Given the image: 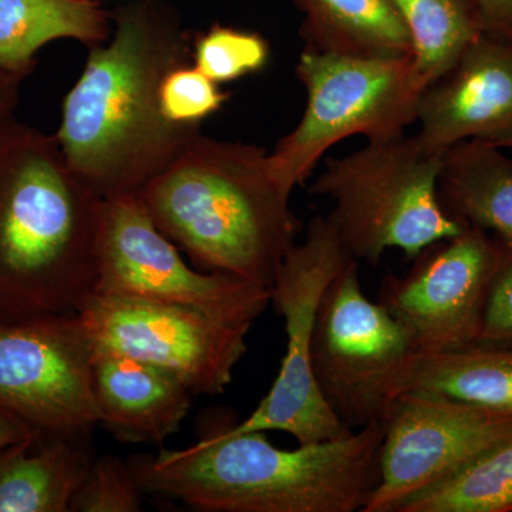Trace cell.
Instances as JSON below:
<instances>
[{
    "label": "cell",
    "instance_id": "8992f818",
    "mask_svg": "<svg viewBox=\"0 0 512 512\" xmlns=\"http://www.w3.org/2000/svg\"><path fill=\"white\" fill-rule=\"evenodd\" d=\"M295 76L305 89V110L269 153L275 178L289 194L340 141L363 136L367 143H383L404 136L427 89L412 55L355 57L303 49Z\"/></svg>",
    "mask_w": 512,
    "mask_h": 512
},
{
    "label": "cell",
    "instance_id": "277c9868",
    "mask_svg": "<svg viewBox=\"0 0 512 512\" xmlns=\"http://www.w3.org/2000/svg\"><path fill=\"white\" fill-rule=\"evenodd\" d=\"M137 195L198 269L269 289L302 231L292 194L254 144L198 133Z\"/></svg>",
    "mask_w": 512,
    "mask_h": 512
},
{
    "label": "cell",
    "instance_id": "2e32d148",
    "mask_svg": "<svg viewBox=\"0 0 512 512\" xmlns=\"http://www.w3.org/2000/svg\"><path fill=\"white\" fill-rule=\"evenodd\" d=\"M93 458L86 441L33 433L0 450V512H70Z\"/></svg>",
    "mask_w": 512,
    "mask_h": 512
},
{
    "label": "cell",
    "instance_id": "9c48e42d",
    "mask_svg": "<svg viewBox=\"0 0 512 512\" xmlns=\"http://www.w3.org/2000/svg\"><path fill=\"white\" fill-rule=\"evenodd\" d=\"M414 352L402 325L362 291L352 259L323 293L312 367L320 393L350 430L382 420Z\"/></svg>",
    "mask_w": 512,
    "mask_h": 512
},
{
    "label": "cell",
    "instance_id": "d6986e66",
    "mask_svg": "<svg viewBox=\"0 0 512 512\" xmlns=\"http://www.w3.org/2000/svg\"><path fill=\"white\" fill-rule=\"evenodd\" d=\"M111 12L99 0H0V67L29 77L36 55L49 43L73 39L103 45Z\"/></svg>",
    "mask_w": 512,
    "mask_h": 512
},
{
    "label": "cell",
    "instance_id": "ba28073f",
    "mask_svg": "<svg viewBox=\"0 0 512 512\" xmlns=\"http://www.w3.org/2000/svg\"><path fill=\"white\" fill-rule=\"evenodd\" d=\"M326 217H315L301 242L286 255L271 303L284 318L286 353L271 390L234 433L284 431L298 444L345 439L350 430L320 393L312 367L316 313L332 279L352 261Z\"/></svg>",
    "mask_w": 512,
    "mask_h": 512
},
{
    "label": "cell",
    "instance_id": "e0dca14e",
    "mask_svg": "<svg viewBox=\"0 0 512 512\" xmlns=\"http://www.w3.org/2000/svg\"><path fill=\"white\" fill-rule=\"evenodd\" d=\"M439 197L448 217L481 229L512 248V157L507 150L468 140L443 153Z\"/></svg>",
    "mask_w": 512,
    "mask_h": 512
},
{
    "label": "cell",
    "instance_id": "6da1fadb",
    "mask_svg": "<svg viewBox=\"0 0 512 512\" xmlns=\"http://www.w3.org/2000/svg\"><path fill=\"white\" fill-rule=\"evenodd\" d=\"M192 40L170 3L131 0L111 12L109 40L90 47L55 136L69 167L103 200L137 195L201 133L160 110L161 83L192 63Z\"/></svg>",
    "mask_w": 512,
    "mask_h": 512
},
{
    "label": "cell",
    "instance_id": "44dd1931",
    "mask_svg": "<svg viewBox=\"0 0 512 512\" xmlns=\"http://www.w3.org/2000/svg\"><path fill=\"white\" fill-rule=\"evenodd\" d=\"M400 16L421 76L431 83L447 73L483 35L476 0H389Z\"/></svg>",
    "mask_w": 512,
    "mask_h": 512
},
{
    "label": "cell",
    "instance_id": "cb8c5ba5",
    "mask_svg": "<svg viewBox=\"0 0 512 512\" xmlns=\"http://www.w3.org/2000/svg\"><path fill=\"white\" fill-rule=\"evenodd\" d=\"M143 493L128 461L104 456L90 464L74 494L70 512L141 511Z\"/></svg>",
    "mask_w": 512,
    "mask_h": 512
},
{
    "label": "cell",
    "instance_id": "603a6c76",
    "mask_svg": "<svg viewBox=\"0 0 512 512\" xmlns=\"http://www.w3.org/2000/svg\"><path fill=\"white\" fill-rule=\"evenodd\" d=\"M271 57L259 33L215 23L192 40V64L215 83H232L262 72Z\"/></svg>",
    "mask_w": 512,
    "mask_h": 512
},
{
    "label": "cell",
    "instance_id": "3957f363",
    "mask_svg": "<svg viewBox=\"0 0 512 512\" xmlns=\"http://www.w3.org/2000/svg\"><path fill=\"white\" fill-rule=\"evenodd\" d=\"M103 198L56 136L0 130V322L74 315L94 293Z\"/></svg>",
    "mask_w": 512,
    "mask_h": 512
},
{
    "label": "cell",
    "instance_id": "484cf974",
    "mask_svg": "<svg viewBox=\"0 0 512 512\" xmlns=\"http://www.w3.org/2000/svg\"><path fill=\"white\" fill-rule=\"evenodd\" d=\"M500 245L477 342L512 345V248Z\"/></svg>",
    "mask_w": 512,
    "mask_h": 512
},
{
    "label": "cell",
    "instance_id": "8fae6325",
    "mask_svg": "<svg viewBox=\"0 0 512 512\" xmlns=\"http://www.w3.org/2000/svg\"><path fill=\"white\" fill-rule=\"evenodd\" d=\"M93 356L77 313L0 322V409L37 433L89 440L99 426Z\"/></svg>",
    "mask_w": 512,
    "mask_h": 512
},
{
    "label": "cell",
    "instance_id": "7c38bea8",
    "mask_svg": "<svg viewBox=\"0 0 512 512\" xmlns=\"http://www.w3.org/2000/svg\"><path fill=\"white\" fill-rule=\"evenodd\" d=\"M380 481L365 512H397L407 500L512 439V413L404 392L382 417Z\"/></svg>",
    "mask_w": 512,
    "mask_h": 512
},
{
    "label": "cell",
    "instance_id": "4fadbf2b",
    "mask_svg": "<svg viewBox=\"0 0 512 512\" xmlns=\"http://www.w3.org/2000/svg\"><path fill=\"white\" fill-rule=\"evenodd\" d=\"M501 245L466 227L423 249L406 275H386L377 302L402 325L416 353L476 343Z\"/></svg>",
    "mask_w": 512,
    "mask_h": 512
},
{
    "label": "cell",
    "instance_id": "d4e9b609",
    "mask_svg": "<svg viewBox=\"0 0 512 512\" xmlns=\"http://www.w3.org/2000/svg\"><path fill=\"white\" fill-rule=\"evenodd\" d=\"M229 100L210 77L192 63L175 67L160 87V110L165 119L178 126H200L218 113Z\"/></svg>",
    "mask_w": 512,
    "mask_h": 512
},
{
    "label": "cell",
    "instance_id": "4316f807",
    "mask_svg": "<svg viewBox=\"0 0 512 512\" xmlns=\"http://www.w3.org/2000/svg\"><path fill=\"white\" fill-rule=\"evenodd\" d=\"M484 35L512 45V0H476Z\"/></svg>",
    "mask_w": 512,
    "mask_h": 512
},
{
    "label": "cell",
    "instance_id": "83f0119b",
    "mask_svg": "<svg viewBox=\"0 0 512 512\" xmlns=\"http://www.w3.org/2000/svg\"><path fill=\"white\" fill-rule=\"evenodd\" d=\"M26 79L28 77L23 74L8 72L0 67V130L15 119L20 90Z\"/></svg>",
    "mask_w": 512,
    "mask_h": 512
},
{
    "label": "cell",
    "instance_id": "30bf717a",
    "mask_svg": "<svg viewBox=\"0 0 512 512\" xmlns=\"http://www.w3.org/2000/svg\"><path fill=\"white\" fill-rule=\"evenodd\" d=\"M77 315L93 353L157 367L192 394L224 393L248 349L249 330L171 303L92 293Z\"/></svg>",
    "mask_w": 512,
    "mask_h": 512
},
{
    "label": "cell",
    "instance_id": "ac0fdd59",
    "mask_svg": "<svg viewBox=\"0 0 512 512\" xmlns=\"http://www.w3.org/2000/svg\"><path fill=\"white\" fill-rule=\"evenodd\" d=\"M412 390L512 413V345L476 342L413 353L397 379L394 397Z\"/></svg>",
    "mask_w": 512,
    "mask_h": 512
},
{
    "label": "cell",
    "instance_id": "f1b7e54d",
    "mask_svg": "<svg viewBox=\"0 0 512 512\" xmlns=\"http://www.w3.org/2000/svg\"><path fill=\"white\" fill-rule=\"evenodd\" d=\"M36 433L25 421L18 419L6 410L0 409V450Z\"/></svg>",
    "mask_w": 512,
    "mask_h": 512
},
{
    "label": "cell",
    "instance_id": "52a82bcc",
    "mask_svg": "<svg viewBox=\"0 0 512 512\" xmlns=\"http://www.w3.org/2000/svg\"><path fill=\"white\" fill-rule=\"evenodd\" d=\"M94 293L171 303L251 330L271 303V289L184 261L138 195L103 200Z\"/></svg>",
    "mask_w": 512,
    "mask_h": 512
},
{
    "label": "cell",
    "instance_id": "7a4b0ae2",
    "mask_svg": "<svg viewBox=\"0 0 512 512\" xmlns=\"http://www.w3.org/2000/svg\"><path fill=\"white\" fill-rule=\"evenodd\" d=\"M382 421L345 439L272 446L221 431L181 450L130 458L144 493L201 512H365L380 481Z\"/></svg>",
    "mask_w": 512,
    "mask_h": 512
},
{
    "label": "cell",
    "instance_id": "5bb4252c",
    "mask_svg": "<svg viewBox=\"0 0 512 512\" xmlns=\"http://www.w3.org/2000/svg\"><path fill=\"white\" fill-rule=\"evenodd\" d=\"M421 147L443 154L468 140L491 143L512 128V45L481 35L421 94Z\"/></svg>",
    "mask_w": 512,
    "mask_h": 512
},
{
    "label": "cell",
    "instance_id": "5b68a950",
    "mask_svg": "<svg viewBox=\"0 0 512 512\" xmlns=\"http://www.w3.org/2000/svg\"><path fill=\"white\" fill-rule=\"evenodd\" d=\"M441 164L443 154L404 134L328 158L311 192L332 201L326 220L357 262L377 265L389 249L413 259L466 228L441 205Z\"/></svg>",
    "mask_w": 512,
    "mask_h": 512
},
{
    "label": "cell",
    "instance_id": "9a60e30c",
    "mask_svg": "<svg viewBox=\"0 0 512 512\" xmlns=\"http://www.w3.org/2000/svg\"><path fill=\"white\" fill-rule=\"evenodd\" d=\"M93 393L99 426L137 444L163 443L177 433L192 396L170 373L114 353H94Z\"/></svg>",
    "mask_w": 512,
    "mask_h": 512
},
{
    "label": "cell",
    "instance_id": "7402d4cb",
    "mask_svg": "<svg viewBox=\"0 0 512 512\" xmlns=\"http://www.w3.org/2000/svg\"><path fill=\"white\" fill-rule=\"evenodd\" d=\"M397 512H512V439L414 495Z\"/></svg>",
    "mask_w": 512,
    "mask_h": 512
},
{
    "label": "cell",
    "instance_id": "ffe728a7",
    "mask_svg": "<svg viewBox=\"0 0 512 512\" xmlns=\"http://www.w3.org/2000/svg\"><path fill=\"white\" fill-rule=\"evenodd\" d=\"M288 2L302 15L303 49L339 56H413L409 32L389 0Z\"/></svg>",
    "mask_w": 512,
    "mask_h": 512
}]
</instances>
